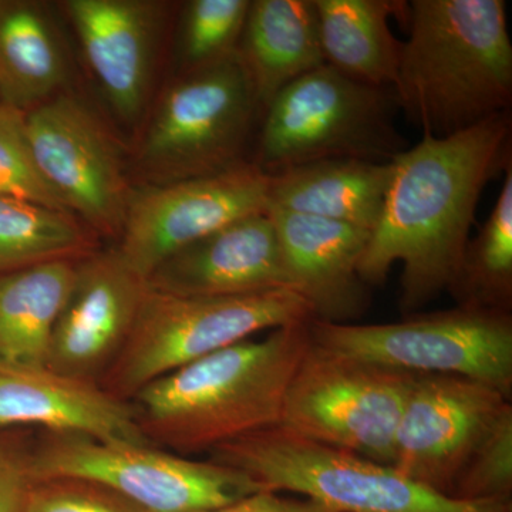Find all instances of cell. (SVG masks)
<instances>
[{"label":"cell","mask_w":512,"mask_h":512,"mask_svg":"<svg viewBox=\"0 0 512 512\" xmlns=\"http://www.w3.org/2000/svg\"><path fill=\"white\" fill-rule=\"evenodd\" d=\"M511 111L444 138L423 136L393 158L382 214L359 275L382 284L402 264L400 305L413 312L456 285L478 201L512 163Z\"/></svg>","instance_id":"obj_1"},{"label":"cell","mask_w":512,"mask_h":512,"mask_svg":"<svg viewBox=\"0 0 512 512\" xmlns=\"http://www.w3.org/2000/svg\"><path fill=\"white\" fill-rule=\"evenodd\" d=\"M309 323L242 340L148 384L130 402L146 439L188 457L279 424L312 343Z\"/></svg>","instance_id":"obj_2"},{"label":"cell","mask_w":512,"mask_h":512,"mask_svg":"<svg viewBox=\"0 0 512 512\" xmlns=\"http://www.w3.org/2000/svg\"><path fill=\"white\" fill-rule=\"evenodd\" d=\"M399 20L409 37L392 92L423 136H454L511 111L504 0H412Z\"/></svg>","instance_id":"obj_3"},{"label":"cell","mask_w":512,"mask_h":512,"mask_svg":"<svg viewBox=\"0 0 512 512\" xmlns=\"http://www.w3.org/2000/svg\"><path fill=\"white\" fill-rule=\"evenodd\" d=\"M262 109L238 55L175 74L128 151L134 187L224 173L251 163Z\"/></svg>","instance_id":"obj_4"},{"label":"cell","mask_w":512,"mask_h":512,"mask_svg":"<svg viewBox=\"0 0 512 512\" xmlns=\"http://www.w3.org/2000/svg\"><path fill=\"white\" fill-rule=\"evenodd\" d=\"M210 460L237 468L265 490L332 512H511V500L466 501L431 490L389 464L268 427L222 444Z\"/></svg>","instance_id":"obj_5"},{"label":"cell","mask_w":512,"mask_h":512,"mask_svg":"<svg viewBox=\"0 0 512 512\" xmlns=\"http://www.w3.org/2000/svg\"><path fill=\"white\" fill-rule=\"evenodd\" d=\"M392 89L323 64L288 84L262 113L251 163L266 175L325 160L390 163L406 150Z\"/></svg>","instance_id":"obj_6"},{"label":"cell","mask_w":512,"mask_h":512,"mask_svg":"<svg viewBox=\"0 0 512 512\" xmlns=\"http://www.w3.org/2000/svg\"><path fill=\"white\" fill-rule=\"evenodd\" d=\"M312 319L308 303L292 289L191 298L148 288L126 345L99 386L130 403L148 384L202 357L262 332Z\"/></svg>","instance_id":"obj_7"},{"label":"cell","mask_w":512,"mask_h":512,"mask_svg":"<svg viewBox=\"0 0 512 512\" xmlns=\"http://www.w3.org/2000/svg\"><path fill=\"white\" fill-rule=\"evenodd\" d=\"M319 348L370 365L412 373L464 377L510 397L512 320L508 312L458 306L380 325L309 323Z\"/></svg>","instance_id":"obj_8"},{"label":"cell","mask_w":512,"mask_h":512,"mask_svg":"<svg viewBox=\"0 0 512 512\" xmlns=\"http://www.w3.org/2000/svg\"><path fill=\"white\" fill-rule=\"evenodd\" d=\"M33 473L36 481L80 478L106 485L147 512L211 511L262 490L247 474L217 461L72 433L43 431L37 437Z\"/></svg>","instance_id":"obj_9"},{"label":"cell","mask_w":512,"mask_h":512,"mask_svg":"<svg viewBox=\"0 0 512 512\" xmlns=\"http://www.w3.org/2000/svg\"><path fill=\"white\" fill-rule=\"evenodd\" d=\"M417 376L311 343L286 390L279 426L392 466L394 439Z\"/></svg>","instance_id":"obj_10"},{"label":"cell","mask_w":512,"mask_h":512,"mask_svg":"<svg viewBox=\"0 0 512 512\" xmlns=\"http://www.w3.org/2000/svg\"><path fill=\"white\" fill-rule=\"evenodd\" d=\"M36 163L67 210L117 241L133 194L128 151L72 89L26 113Z\"/></svg>","instance_id":"obj_11"},{"label":"cell","mask_w":512,"mask_h":512,"mask_svg":"<svg viewBox=\"0 0 512 512\" xmlns=\"http://www.w3.org/2000/svg\"><path fill=\"white\" fill-rule=\"evenodd\" d=\"M269 175L247 163L224 173L134 187L116 249L146 279L192 242L231 222L266 212Z\"/></svg>","instance_id":"obj_12"},{"label":"cell","mask_w":512,"mask_h":512,"mask_svg":"<svg viewBox=\"0 0 512 512\" xmlns=\"http://www.w3.org/2000/svg\"><path fill=\"white\" fill-rule=\"evenodd\" d=\"M508 409V396L488 384L419 375L397 427L392 466L451 497L468 461Z\"/></svg>","instance_id":"obj_13"},{"label":"cell","mask_w":512,"mask_h":512,"mask_svg":"<svg viewBox=\"0 0 512 512\" xmlns=\"http://www.w3.org/2000/svg\"><path fill=\"white\" fill-rule=\"evenodd\" d=\"M87 67L117 119L146 116L173 5L161 0H63Z\"/></svg>","instance_id":"obj_14"},{"label":"cell","mask_w":512,"mask_h":512,"mask_svg":"<svg viewBox=\"0 0 512 512\" xmlns=\"http://www.w3.org/2000/svg\"><path fill=\"white\" fill-rule=\"evenodd\" d=\"M147 291L146 279L116 247L79 259L53 330L47 367L99 384L126 345Z\"/></svg>","instance_id":"obj_15"},{"label":"cell","mask_w":512,"mask_h":512,"mask_svg":"<svg viewBox=\"0 0 512 512\" xmlns=\"http://www.w3.org/2000/svg\"><path fill=\"white\" fill-rule=\"evenodd\" d=\"M153 291L191 298H231L291 289L274 222L248 215L175 252L147 278Z\"/></svg>","instance_id":"obj_16"},{"label":"cell","mask_w":512,"mask_h":512,"mask_svg":"<svg viewBox=\"0 0 512 512\" xmlns=\"http://www.w3.org/2000/svg\"><path fill=\"white\" fill-rule=\"evenodd\" d=\"M274 222L292 291L313 319L346 323L369 305L359 265L372 232L293 212L266 210Z\"/></svg>","instance_id":"obj_17"},{"label":"cell","mask_w":512,"mask_h":512,"mask_svg":"<svg viewBox=\"0 0 512 512\" xmlns=\"http://www.w3.org/2000/svg\"><path fill=\"white\" fill-rule=\"evenodd\" d=\"M0 429L72 433L106 443L146 439L130 403L49 367L0 365Z\"/></svg>","instance_id":"obj_18"},{"label":"cell","mask_w":512,"mask_h":512,"mask_svg":"<svg viewBox=\"0 0 512 512\" xmlns=\"http://www.w3.org/2000/svg\"><path fill=\"white\" fill-rule=\"evenodd\" d=\"M72 89V62L52 8L0 0V104L28 113Z\"/></svg>","instance_id":"obj_19"},{"label":"cell","mask_w":512,"mask_h":512,"mask_svg":"<svg viewBox=\"0 0 512 512\" xmlns=\"http://www.w3.org/2000/svg\"><path fill=\"white\" fill-rule=\"evenodd\" d=\"M392 173V161L343 158L299 165L269 175L268 208L372 232L382 214Z\"/></svg>","instance_id":"obj_20"},{"label":"cell","mask_w":512,"mask_h":512,"mask_svg":"<svg viewBox=\"0 0 512 512\" xmlns=\"http://www.w3.org/2000/svg\"><path fill=\"white\" fill-rule=\"evenodd\" d=\"M261 106L325 64L313 0H251L237 49Z\"/></svg>","instance_id":"obj_21"},{"label":"cell","mask_w":512,"mask_h":512,"mask_svg":"<svg viewBox=\"0 0 512 512\" xmlns=\"http://www.w3.org/2000/svg\"><path fill=\"white\" fill-rule=\"evenodd\" d=\"M325 64L356 82L393 89L403 42L389 26L402 15L397 0H313Z\"/></svg>","instance_id":"obj_22"},{"label":"cell","mask_w":512,"mask_h":512,"mask_svg":"<svg viewBox=\"0 0 512 512\" xmlns=\"http://www.w3.org/2000/svg\"><path fill=\"white\" fill-rule=\"evenodd\" d=\"M76 262H47L0 276V365L47 367Z\"/></svg>","instance_id":"obj_23"},{"label":"cell","mask_w":512,"mask_h":512,"mask_svg":"<svg viewBox=\"0 0 512 512\" xmlns=\"http://www.w3.org/2000/svg\"><path fill=\"white\" fill-rule=\"evenodd\" d=\"M100 239L72 212L0 195V276L30 266L79 261Z\"/></svg>","instance_id":"obj_24"},{"label":"cell","mask_w":512,"mask_h":512,"mask_svg":"<svg viewBox=\"0 0 512 512\" xmlns=\"http://www.w3.org/2000/svg\"><path fill=\"white\" fill-rule=\"evenodd\" d=\"M461 306L507 312L512 293V163L490 217L468 242L463 265L451 289Z\"/></svg>","instance_id":"obj_25"},{"label":"cell","mask_w":512,"mask_h":512,"mask_svg":"<svg viewBox=\"0 0 512 512\" xmlns=\"http://www.w3.org/2000/svg\"><path fill=\"white\" fill-rule=\"evenodd\" d=\"M251 0H190L181 8L177 73L197 72L237 53Z\"/></svg>","instance_id":"obj_26"},{"label":"cell","mask_w":512,"mask_h":512,"mask_svg":"<svg viewBox=\"0 0 512 512\" xmlns=\"http://www.w3.org/2000/svg\"><path fill=\"white\" fill-rule=\"evenodd\" d=\"M0 195L67 211L40 173L26 127V113L0 104Z\"/></svg>","instance_id":"obj_27"},{"label":"cell","mask_w":512,"mask_h":512,"mask_svg":"<svg viewBox=\"0 0 512 512\" xmlns=\"http://www.w3.org/2000/svg\"><path fill=\"white\" fill-rule=\"evenodd\" d=\"M512 407L477 448L451 497L466 501L511 500Z\"/></svg>","instance_id":"obj_28"},{"label":"cell","mask_w":512,"mask_h":512,"mask_svg":"<svg viewBox=\"0 0 512 512\" xmlns=\"http://www.w3.org/2000/svg\"><path fill=\"white\" fill-rule=\"evenodd\" d=\"M23 512H147L106 485L80 478L33 484Z\"/></svg>","instance_id":"obj_29"},{"label":"cell","mask_w":512,"mask_h":512,"mask_svg":"<svg viewBox=\"0 0 512 512\" xmlns=\"http://www.w3.org/2000/svg\"><path fill=\"white\" fill-rule=\"evenodd\" d=\"M30 430L0 429V512H23L33 484Z\"/></svg>","instance_id":"obj_30"},{"label":"cell","mask_w":512,"mask_h":512,"mask_svg":"<svg viewBox=\"0 0 512 512\" xmlns=\"http://www.w3.org/2000/svg\"><path fill=\"white\" fill-rule=\"evenodd\" d=\"M205 512H332L315 501L281 491L262 490L224 507Z\"/></svg>","instance_id":"obj_31"}]
</instances>
